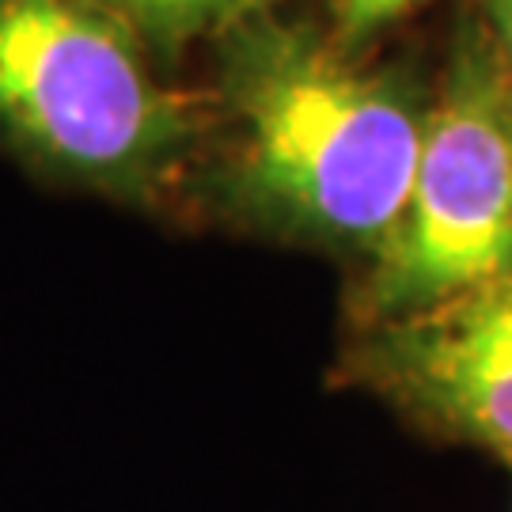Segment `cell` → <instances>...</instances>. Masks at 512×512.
Instances as JSON below:
<instances>
[{"mask_svg":"<svg viewBox=\"0 0 512 512\" xmlns=\"http://www.w3.org/2000/svg\"><path fill=\"white\" fill-rule=\"evenodd\" d=\"M213 65L190 190L258 232L376 255L418 171L429 107L414 84L270 8L213 38Z\"/></svg>","mask_w":512,"mask_h":512,"instance_id":"cell-1","label":"cell"},{"mask_svg":"<svg viewBox=\"0 0 512 512\" xmlns=\"http://www.w3.org/2000/svg\"><path fill=\"white\" fill-rule=\"evenodd\" d=\"M0 141L61 183L156 209L190 190L209 122L99 0H0Z\"/></svg>","mask_w":512,"mask_h":512,"instance_id":"cell-2","label":"cell"},{"mask_svg":"<svg viewBox=\"0 0 512 512\" xmlns=\"http://www.w3.org/2000/svg\"><path fill=\"white\" fill-rule=\"evenodd\" d=\"M512 274V80L482 42H463L425 118L403 217L372 255L368 323L429 308Z\"/></svg>","mask_w":512,"mask_h":512,"instance_id":"cell-3","label":"cell"},{"mask_svg":"<svg viewBox=\"0 0 512 512\" xmlns=\"http://www.w3.org/2000/svg\"><path fill=\"white\" fill-rule=\"evenodd\" d=\"M349 376L421 433L512 463V274L368 323Z\"/></svg>","mask_w":512,"mask_h":512,"instance_id":"cell-4","label":"cell"},{"mask_svg":"<svg viewBox=\"0 0 512 512\" xmlns=\"http://www.w3.org/2000/svg\"><path fill=\"white\" fill-rule=\"evenodd\" d=\"M141 38L152 61H175L194 42L224 35L232 23L266 12L274 0H99Z\"/></svg>","mask_w":512,"mask_h":512,"instance_id":"cell-5","label":"cell"},{"mask_svg":"<svg viewBox=\"0 0 512 512\" xmlns=\"http://www.w3.org/2000/svg\"><path fill=\"white\" fill-rule=\"evenodd\" d=\"M414 4H418V0H330L334 38H338L346 50H357L368 35H376L380 27L406 16Z\"/></svg>","mask_w":512,"mask_h":512,"instance_id":"cell-6","label":"cell"},{"mask_svg":"<svg viewBox=\"0 0 512 512\" xmlns=\"http://www.w3.org/2000/svg\"><path fill=\"white\" fill-rule=\"evenodd\" d=\"M482 4H486L490 23H494L497 38H501V46H505V54L512 61V0H482Z\"/></svg>","mask_w":512,"mask_h":512,"instance_id":"cell-7","label":"cell"}]
</instances>
